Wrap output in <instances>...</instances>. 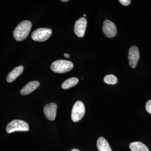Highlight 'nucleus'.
<instances>
[{"label":"nucleus","mask_w":151,"mask_h":151,"mask_svg":"<svg viewBox=\"0 0 151 151\" xmlns=\"http://www.w3.org/2000/svg\"><path fill=\"white\" fill-rule=\"evenodd\" d=\"M32 24L29 21H24L20 23L13 32V35L16 40L21 41L24 40L29 34Z\"/></svg>","instance_id":"1"},{"label":"nucleus","mask_w":151,"mask_h":151,"mask_svg":"<svg viewBox=\"0 0 151 151\" xmlns=\"http://www.w3.org/2000/svg\"><path fill=\"white\" fill-rule=\"evenodd\" d=\"M73 67V63L70 61L59 60L52 63L51 69L55 73H64L70 71Z\"/></svg>","instance_id":"2"},{"label":"nucleus","mask_w":151,"mask_h":151,"mask_svg":"<svg viewBox=\"0 0 151 151\" xmlns=\"http://www.w3.org/2000/svg\"><path fill=\"white\" fill-rule=\"evenodd\" d=\"M8 134L17 131H28L29 126L24 121L20 120H14L9 123L6 128Z\"/></svg>","instance_id":"3"},{"label":"nucleus","mask_w":151,"mask_h":151,"mask_svg":"<svg viewBox=\"0 0 151 151\" xmlns=\"http://www.w3.org/2000/svg\"><path fill=\"white\" fill-rule=\"evenodd\" d=\"M85 108L84 103L78 101L73 105L71 112V119L74 122H79L85 114Z\"/></svg>","instance_id":"4"},{"label":"nucleus","mask_w":151,"mask_h":151,"mask_svg":"<svg viewBox=\"0 0 151 151\" xmlns=\"http://www.w3.org/2000/svg\"><path fill=\"white\" fill-rule=\"evenodd\" d=\"M52 30L49 28H39L36 29L32 34L33 40L37 42L45 41L47 40L52 35Z\"/></svg>","instance_id":"5"},{"label":"nucleus","mask_w":151,"mask_h":151,"mask_svg":"<svg viewBox=\"0 0 151 151\" xmlns=\"http://www.w3.org/2000/svg\"><path fill=\"white\" fill-rule=\"evenodd\" d=\"M87 25V21L84 17L78 19L76 22L74 27V33L78 37H82L84 36Z\"/></svg>","instance_id":"6"},{"label":"nucleus","mask_w":151,"mask_h":151,"mask_svg":"<svg viewBox=\"0 0 151 151\" xmlns=\"http://www.w3.org/2000/svg\"><path fill=\"white\" fill-rule=\"evenodd\" d=\"M139 58V52L137 46H133L130 47L128 54L129 64L132 68H135L137 66Z\"/></svg>","instance_id":"7"},{"label":"nucleus","mask_w":151,"mask_h":151,"mask_svg":"<svg viewBox=\"0 0 151 151\" xmlns=\"http://www.w3.org/2000/svg\"><path fill=\"white\" fill-rule=\"evenodd\" d=\"M103 32L108 38H113L116 36L117 34V28L115 24L112 22L105 20L103 23Z\"/></svg>","instance_id":"8"},{"label":"nucleus","mask_w":151,"mask_h":151,"mask_svg":"<svg viewBox=\"0 0 151 151\" xmlns=\"http://www.w3.org/2000/svg\"><path fill=\"white\" fill-rule=\"evenodd\" d=\"M57 106L55 103H50L44 108V113L48 120L54 121L56 117Z\"/></svg>","instance_id":"9"},{"label":"nucleus","mask_w":151,"mask_h":151,"mask_svg":"<svg viewBox=\"0 0 151 151\" xmlns=\"http://www.w3.org/2000/svg\"><path fill=\"white\" fill-rule=\"evenodd\" d=\"M40 86V83L38 81H32L29 82L21 90L22 95H26L30 94L37 89Z\"/></svg>","instance_id":"10"},{"label":"nucleus","mask_w":151,"mask_h":151,"mask_svg":"<svg viewBox=\"0 0 151 151\" xmlns=\"http://www.w3.org/2000/svg\"><path fill=\"white\" fill-rule=\"evenodd\" d=\"M23 70L24 67L22 65H19L18 67L15 68L7 76V81L9 83L13 82L22 74Z\"/></svg>","instance_id":"11"},{"label":"nucleus","mask_w":151,"mask_h":151,"mask_svg":"<svg viewBox=\"0 0 151 151\" xmlns=\"http://www.w3.org/2000/svg\"><path fill=\"white\" fill-rule=\"evenodd\" d=\"M97 148L99 151H112L108 142L103 137H100L97 140Z\"/></svg>","instance_id":"12"},{"label":"nucleus","mask_w":151,"mask_h":151,"mask_svg":"<svg viewBox=\"0 0 151 151\" xmlns=\"http://www.w3.org/2000/svg\"><path fill=\"white\" fill-rule=\"evenodd\" d=\"M129 147L132 151H150L147 147L141 142L131 143Z\"/></svg>","instance_id":"13"},{"label":"nucleus","mask_w":151,"mask_h":151,"mask_svg":"<svg viewBox=\"0 0 151 151\" xmlns=\"http://www.w3.org/2000/svg\"><path fill=\"white\" fill-rule=\"evenodd\" d=\"M78 80L76 77H72V78H68L66 81H64L62 84V89H69L73 87L78 84Z\"/></svg>","instance_id":"14"},{"label":"nucleus","mask_w":151,"mask_h":151,"mask_svg":"<svg viewBox=\"0 0 151 151\" xmlns=\"http://www.w3.org/2000/svg\"><path fill=\"white\" fill-rule=\"evenodd\" d=\"M104 81L105 83L111 85L117 84L118 82V78L116 76L112 74L107 75L104 77Z\"/></svg>","instance_id":"15"},{"label":"nucleus","mask_w":151,"mask_h":151,"mask_svg":"<svg viewBox=\"0 0 151 151\" xmlns=\"http://www.w3.org/2000/svg\"><path fill=\"white\" fill-rule=\"evenodd\" d=\"M146 109L149 113L151 114V100H148L146 103Z\"/></svg>","instance_id":"16"},{"label":"nucleus","mask_w":151,"mask_h":151,"mask_svg":"<svg viewBox=\"0 0 151 151\" xmlns=\"http://www.w3.org/2000/svg\"><path fill=\"white\" fill-rule=\"evenodd\" d=\"M119 1L123 5L125 6L129 5L131 2V1H130V0H120V1Z\"/></svg>","instance_id":"17"},{"label":"nucleus","mask_w":151,"mask_h":151,"mask_svg":"<svg viewBox=\"0 0 151 151\" xmlns=\"http://www.w3.org/2000/svg\"><path fill=\"white\" fill-rule=\"evenodd\" d=\"M64 56L65 57V58H69V57H70V55H69L68 54V53H65L64 54Z\"/></svg>","instance_id":"18"},{"label":"nucleus","mask_w":151,"mask_h":151,"mask_svg":"<svg viewBox=\"0 0 151 151\" xmlns=\"http://www.w3.org/2000/svg\"><path fill=\"white\" fill-rule=\"evenodd\" d=\"M70 151H79V150H77V149H73V150H71Z\"/></svg>","instance_id":"19"},{"label":"nucleus","mask_w":151,"mask_h":151,"mask_svg":"<svg viewBox=\"0 0 151 151\" xmlns=\"http://www.w3.org/2000/svg\"><path fill=\"white\" fill-rule=\"evenodd\" d=\"M61 1L64 2H65L68 1V0H61Z\"/></svg>","instance_id":"20"},{"label":"nucleus","mask_w":151,"mask_h":151,"mask_svg":"<svg viewBox=\"0 0 151 151\" xmlns=\"http://www.w3.org/2000/svg\"><path fill=\"white\" fill-rule=\"evenodd\" d=\"M83 16H84V17H86V14H84V15H83Z\"/></svg>","instance_id":"21"}]
</instances>
